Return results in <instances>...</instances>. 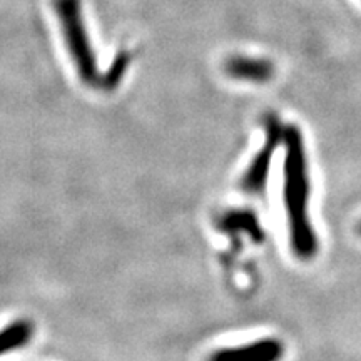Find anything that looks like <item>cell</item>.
Returning <instances> with one entry per match:
<instances>
[{
	"instance_id": "1",
	"label": "cell",
	"mask_w": 361,
	"mask_h": 361,
	"mask_svg": "<svg viewBox=\"0 0 361 361\" xmlns=\"http://www.w3.org/2000/svg\"><path fill=\"white\" fill-rule=\"evenodd\" d=\"M284 206L291 250L300 259L318 252V238L310 219V171L305 141L296 126L284 128Z\"/></svg>"
},
{
	"instance_id": "2",
	"label": "cell",
	"mask_w": 361,
	"mask_h": 361,
	"mask_svg": "<svg viewBox=\"0 0 361 361\" xmlns=\"http://www.w3.org/2000/svg\"><path fill=\"white\" fill-rule=\"evenodd\" d=\"M54 8L57 12L66 45L79 78L89 85L99 84L101 74H99L96 52L90 45L87 29H85L82 4L80 0H54Z\"/></svg>"
},
{
	"instance_id": "3",
	"label": "cell",
	"mask_w": 361,
	"mask_h": 361,
	"mask_svg": "<svg viewBox=\"0 0 361 361\" xmlns=\"http://www.w3.org/2000/svg\"><path fill=\"white\" fill-rule=\"evenodd\" d=\"M283 137L284 128L279 123V119L276 116H269V119L266 121V137L263 147L259 149L258 154L251 161L250 168L246 169L241 179L243 191L247 194H261L264 191L269 178L271 162H273L274 152H276Z\"/></svg>"
},
{
	"instance_id": "4",
	"label": "cell",
	"mask_w": 361,
	"mask_h": 361,
	"mask_svg": "<svg viewBox=\"0 0 361 361\" xmlns=\"http://www.w3.org/2000/svg\"><path fill=\"white\" fill-rule=\"evenodd\" d=\"M284 345L276 338H264L243 346L224 348L211 355L209 361H281Z\"/></svg>"
},
{
	"instance_id": "5",
	"label": "cell",
	"mask_w": 361,
	"mask_h": 361,
	"mask_svg": "<svg viewBox=\"0 0 361 361\" xmlns=\"http://www.w3.org/2000/svg\"><path fill=\"white\" fill-rule=\"evenodd\" d=\"M226 72L234 79L261 84L273 78L274 66L266 59L236 56L226 61Z\"/></svg>"
},
{
	"instance_id": "6",
	"label": "cell",
	"mask_w": 361,
	"mask_h": 361,
	"mask_svg": "<svg viewBox=\"0 0 361 361\" xmlns=\"http://www.w3.org/2000/svg\"><path fill=\"white\" fill-rule=\"evenodd\" d=\"M221 229L226 233L250 234L258 243L264 238L259 221L251 211H233V213H228L224 216V219L221 221Z\"/></svg>"
},
{
	"instance_id": "7",
	"label": "cell",
	"mask_w": 361,
	"mask_h": 361,
	"mask_svg": "<svg viewBox=\"0 0 361 361\" xmlns=\"http://www.w3.org/2000/svg\"><path fill=\"white\" fill-rule=\"evenodd\" d=\"M34 326L25 319L13 322L0 331V356L22 348L32 338Z\"/></svg>"
},
{
	"instance_id": "8",
	"label": "cell",
	"mask_w": 361,
	"mask_h": 361,
	"mask_svg": "<svg viewBox=\"0 0 361 361\" xmlns=\"http://www.w3.org/2000/svg\"><path fill=\"white\" fill-rule=\"evenodd\" d=\"M129 62H130V56L128 52L117 54V57L114 59V62L111 64L109 71L106 72V75H102V78H101V82H99V85H102V87L106 90L116 89L117 85L121 84V80H123L126 72H128Z\"/></svg>"
},
{
	"instance_id": "9",
	"label": "cell",
	"mask_w": 361,
	"mask_h": 361,
	"mask_svg": "<svg viewBox=\"0 0 361 361\" xmlns=\"http://www.w3.org/2000/svg\"><path fill=\"white\" fill-rule=\"evenodd\" d=\"M358 233H360V234H361V223H360V224H358Z\"/></svg>"
}]
</instances>
